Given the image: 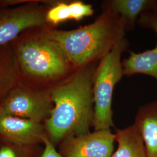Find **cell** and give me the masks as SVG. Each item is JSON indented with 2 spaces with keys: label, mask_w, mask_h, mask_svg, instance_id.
<instances>
[{
  "label": "cell",
  "mask_w": 157,
  "mask_h": 157,
  "mask_svg": "<svg viewBox=\"0 0 157 157\" xmlns=\"http://www.w3.org/2000/svg\"><path fill=\"white\" fill-rule=\"evenodd\" d=\"M53 108L50 89L36 87L21 80L0 102V114L44 124Z\"/></svg>",
  "instance_id": "obj_5"
},
{
  "label": "cell",
  "mask_w": 157,
  "mask_h": 157,
  "mask_svg": "<svg viewBox=\"0 0 157 157\" xmlns=\"http://www.w3.org/2000/svg\"><path fill=\"white\" fill-rule=\"evenodd\" d=\"M138 25L144 29L152 30L157 37V7L144 12L137 21ZM124 76L136 74L149 76L157 81V39L155 47L143 52L129 51V56L122 61Z\"/></svg>",
  "instance_id": "obj_9"
},
{
  "label": "cell",
  "mask_w": 157,
  "mask_h": 157,
  "mask_svg": "<svg viewBox=\"0 0 157 157\" xmlns=\"http://www.w3.org/2000/svg\"><path fill=\"white\" fill-rule=\"evenodd\" d=\"M21 80L11 44L0 47V102Z\"/></svg>",
  "instance_id": "obj_12"
},
{
  "label": "cell",
  "mask_w": 157,
  "mask_h": 157,
  "mask_svg": "<svg viewBox=\"0 0 157 157\" xmlns=\"http://www.w3.org/2000/svg\"><path fill=\"white\" fill-rule=\"evenodd\" d=\"M45 17L48 25L52 28L61 23L71 20L69 2L59 1L51 3L47 11Z\"/></svg>",
  "instance_id": "obj_15"
},
{
  "label": "cell",
  "mask_w": 157,
  "mask_h": 157,
  "mask_svg": "<svg viewBox=\"0 0 157 157\" xmlns=\"http://www.w3.org/2000/svg\"><path fill=\"white\" fill-rule=\"evenodd\" d=\"M71 12V20L79 22L86 17L91 16L94 11L93 6L81 1H74L69 2Z\"/></svg>",
  "instance_id": "obj_16"
},
{
  "label": "cell",
  "mask_w": 157,
  "mask_h": 157,
  "mask_svg": "<svg viewBox=\"0 0 157 157\" xmlns=\"http://www.w3.org/2000/svg\"><path fill=\"white\" fill-rule=\"evenodd\" d=\"M43 150L44 147L40 144L17 145L1 142L0 157H41Z\"/></svg>",
  "instance_id": "obj_14"
},
{
  "label": "cell",
  "mask_w": 157,
  "mask_h": 157,
  "mask_svg": "<svg viewBox=\"0 0 157 157\" xmlns=\"http://www.w3.org/2000/svg\"><path fill=\"white\" fill-rule=\"evenodd\" d=\"M43 28L29 30L11 44L21 78L30 80L29 84L50 89L76 70L58 45L47 37Z\"/></svg>",
  "instance_id": "obj_3"
},
{
  "label": "cell",
  "mask_w": 157,
  "mask_h": 157,
  "mask_svg": "<svg viewBox=\"0 0 157 157\" xmlns=\"http://www.w3.org/2000/svg\"><path fill=\"white\" fill-rule=\"evenodd\" d=\"M118 149L111 157H147L146 147L135 124L122 129H115Z\"/></svg>",
  "instance_id": "obj_13"
},
{
  "label": "cell",
  "mask_w": 157,
  "mask_h": 157,
  "mask_svg": "<svg viewBox=\"0 0 157 157\" xmlns=\"http://www.w3.org/2000/svg\"><path fill=\"white\" fill-rule=\"evenodd\" d=\"M41 3L0 2V47L11 44L29 30L49 26L45 17L49 7Z\"/></svg>",
  "instance_id": "obj_6"
},
{
  "label": "cell",
  "mask_w": 157,
  "mask_h": 157,
  "mask_svg": "<svg viewBox=\"0 0 157 157\" xmlns=\"http://www.w3.org/2000/svg\"><path fill=\"white\" fill-rule=\"evenodd\" d=\"M1 141H0V146H1Z\"/></svg>",
  "instance_id": "obj_18"
},
{
  "label": "cell",
  "mask_w": 157,
  "mask_h": 157,
  "mask_svg": "<svg viewBox=\"0 0 157 157\" xmlns=\"http://www.w3.org/2000/svg\"><path fill=\"white\" fill-rule=\"evenodd\" d=\"M134 124L144 141L147 157H157V100L139 107Z\"/></svg>",
  "instance_id": "obj_10"
},
{
  "label": "cell",
  "mask_w": 157,
  "mask_h": 157,
  "mask_svg": "<svg viewBox=\"0 0 157 157\" xmlns=\"http://www.w3.org/2000/svg\"><path fill=\"white\" fill-rule=\"evenodd\" d=\"M115 141L111 130H94L66 138L59 144L58 151L64 157H111Z\"/></svg>",
  "instance_id": "obj_7"
},
{
  "label": "cell",
  "mask_w": 157,
  "mask_h": 157,
  "mask_svg": "<svg viewBox=\"0 0 157 157\" xmlns=\"http://www.w3.org/2000/svg\"><path fill=\"white\" fill-rule=\"evenodd\" d=\"M98 62L78 69L50 89L54 108L44 124L54 146L69 137L90 132L94 115L93 78Z\"/></svg>",
  "instance_id": "obj_1"
},
{
  "label": "cell",
  "mask_w": 157,
  "mask_h": 157,
  "mask_svg": "<svg viewBox=\"0 0 157 157\" xmlns=\"http://www.w3.org/2000/svg\"><path fill=\"white\" fill-rule=\"evenodd\" d=\"M102 6L109 8L118 15L125 31H132L141 14L157 7V0H108Z\"/></svg>",
  "instance_id": "obj_11"
},
{
  "label": "cell",
  "mask_w": 157,
  "mask_h": 157,
  "mask_svg": "<svg viewBox=\"0 0 157 157\" xmlns=\"http://www.w3.org/2000/svg\"><path fill=\"white\" fill-rule=\"evenodd\" d=\"M124 37L98 62L93 78L94 130H111L114 126L112 98L116 84L124 76L121 56L128 48Z\"/></svg>",
  "instance_id": "obj_4"
},
{
  "label": "cell",
  "mask_w": 157,
  "mask_h": 157,
  "mask_svg": "<svg viewBox=\"0 0 157 157\" xmlns=\"http://www.w3.org/2000/svg\"><path fill=\"white\" fill-rule=\"evenodd\" d=\"M102 12L94 22L71 30L46 26L44 32L62 50L76 71L93 62H99L124 39L125 30L118 15L101 6Z\"/></svg>",
  "instance_id": "obj_2"
},
{
  "label": "cell",
  "mask_w": 157,
  "mask_h": 157,
  "mask_svg": "<svg viewBox=\"0 0 157 157\" xmlns=\"http://www.w3.org/2000/svg\"><path fill=\"white\" fill-rule=\"evenodd\" d=\"M44 150L41 157H64L56 150V147L54 146L48 137L44 140Z\"/></svg>",
  "instance_id": "obj_17"
},
{
  "label": "cell",
  "mask_w": 157,
  "mask_h": 157,
  "mask_svg": "<svg viewBox=\"0 0 157 157\" xmlns=\"http://www.w3.org/2000/svg\"><path fill=\"white\" fill-rule=\"evenodd\" d=\"M47 137L44 124L0 114V141L17 145L43 144Z\"/></svg>",
  "instance_id": "obj_8"
}]
</instances>
